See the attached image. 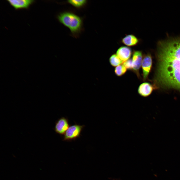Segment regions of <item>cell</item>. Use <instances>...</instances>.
I'll use <instances>...</instances> for the list:
<instances>
[{
  "label": "cell",
  "instance_id": "cell-3",
  "mask_svg": "<svg viewBox=\"0 0 180 180\" xmlns=\"http://www.w3.org/2000/svg\"><path fill=\"white\" fill-rule=\"evenodd\" d=\"M142 52L140 50H134L132 60L133 71L138 78H140L139 70L142 65Z\"/></svg>",
  "mask_w": 180,
  "mask_h": 180
},
{
  "label": "cell",
  "instance_id": "cell-13",
  "mask_svg": "<svg viewBox=\"0 0 180 180\" xmlns=\"http://www.w3.org/2000/svg\"><path fill=\"white\" fill-rule=\"evenodd\" d=\"M123 65L125 68L129 70H132V58H130L124 62L123 63Z\"/></svg>",
  "mask_w": 180,
  "mask_h": 180
},
{
  "label": "cell",
  "instance_id": "cell-9",
  "mask_svg": "<svg viewBox=\"0 0 180 180\" xmlns=\"http://www.w3.org/2000/svg\"><path fill=\"white\" fill-rule=\"evenodd\" d=\"M139 42L138 39L135 36L132 34L126 36L122 40V43L128 46H132L136 45Z\"/></svg>",
  "mask_w": 180,
  "mask_h": 180
},
{
  "label": "cell",
  "instance_id": "cell-12",
  "mask_svg": "<svg viewBox=\"0 0 180 180\" xmlns=\"http://www.w3.org/2000/svg\"><path fill=\"white\" fill-rule=\"evenodd\" d=\"M127 69L123 65H120L116 66L114 70L115 74L118 76H121L124 75Z\"/></svg>",
  "mask_w": 180,
  "mask_h": 180
},
{
  "label": "cell",
  "instance_id": "cell-6",
  "mask_svg": "<svg viewBox=\"0 0 180 180\" xmlns=\"http://www.w3.org/2000/svg\"><path fill=\"white\" fill-rule=\"evenodd\" d=\"M7 1L16 10L28 9L34 2L32 0H8Z\"/></svg>",
  "mask_w": 180,
  "mask_h": 180
},
{
  "label": "cell",
  "instance_id": "cell-8",
  "mask_svg": "<svg viewBox=\"0 0 180 180\" xmlns=\"http://www.w3.org/2000/svg\"><path fill=\"white\" fill-rule=\"evenodd\" d=\"M153 88V86L150 83L147 82H144L139 86L138 92L142 96L147 97L151 94Z\"/></svg>",
  "mask_w": 180,
  "mask_h": 180
},
{
  "label": "cell",
  "instance_id": "cell-11",
  "mask_svg": "<svg viewBox=\"0 0 180 180\" xmlns=\"http://www.w3.org/2000/svg\"><path fill=\"white\" fill-rule=\"evenodd\" d=\"M68 2L74 7L80 8L84 6L86 3L85 0H71L68 1Z\"/></svg>",
  "mask_w": 180,
  "mask_h": 180
},
{
  "label": "cell",
  "instance_id": "cell-10",
  "mask_svg": "<svg viewBox=\"0 0 180 180\" xmlns=\"http://www.w3.org/2000/svg\"><path fill=\"white\" fill-rule=\"evenodd\" d=\"M109 61L111 65L113 67L117 66L123 62L115 54L112 55L110 56L109 59Z\"/></svg>",
  "mask_w": 180,
  "mask_h": 180
},
{
  "label": "cell",
  "instance_id": "cell-5",
  "mask_svg": "<svg viewBox=\"0 0 180 180\" xmlns=\"http://www.w3.org/2000/svg\"><path fill=\"white\" fill-rule=\"evenodd\" d=\"M69 127L68 119L64 117L59 119L55 122L54 130L60 135L64 134Z\"/></svg>",
  "mask_w": 180,
  "mask_h": 180
},
{
  "label": "cell",
  "instance_id": "cell-4",
  "mask_svg": "<svg viewBox=\"0 0 180 180\" xmlns=\"http://www.w3.org/2000/svg\"><path fill=\"white\" fill-rule=\"evenodd\" d=\"M152 63L151 55L149 54L145 55L143 58L142 64L144 81H145L148 78L152 68Z\"/></svg>",
  "mask_w": 180,
  "mask_h": 180
},
{
  "label": "cell",
  "instance_id": "cell-2",
  "mask_svg": "<svg viewBox=\"0 0 180 180\" xmlns=\"http://www.w3.org/2000/svg\"><path fill=\"white\" fill-rule=\"evenodd\" d=\"M84 126V125H80L76 124L70 126L64 134L63 140L70 141L79 137Z\"/></svg>",
  "mask_w": 180,
  "mask_h": 180
},
{
  "label": "cell",
  "instance_id": "cell-1",
  "mask_svg": "<svg viewBox=\"0 0 180 180\" xmlns=\"http://www.w3.org/2000/svg\"><path fill=\"white\" fill-rule=\"evenodd\" d=\"M59 22L68 28L74 36H78L82 30V18L74 13L66 12L60 13L57 16Z\"/></svg>",
  "mask_w": 180,
  "mask_h": 180
},
{
  "label": "cell",
  "instance_id": "cell-7",
  "mask_svg": "<svg viewBox=\"0 0 180 180\" xmlns=\"http://www.w3.org/2000/svg\"><path fill=\"white\" fill-rule=\"evenodd\" d=\"M132 54L131 49L126 46H121L116 52V54L123 62L130 59Z\"/></svg>",
  "mask_w": 180,
  "mask_h": 180
}]
</instances>
